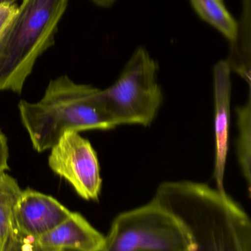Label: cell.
I'll list each match as a JSON object with an SVG mask.
<instances>
[{
	"instance_id": "6da1fadb",
	"label": "cell",
	"mask_w": 251,
	"mask_h": 251,
	"mask_svg": "<svg viewBox=\"0 0 251 251\" xmlns=\"http://www.w3.org/2000/svg\"><path fill=\"white\" fill-rule=\"evenodd\" d=\"M152 200L181 224L188 251H251L250 218L225 191L195 181H165Z\"/></svg>"
},
{
	"instance_id": "7a4b0ae2",
	"label": "cell",
	"mask_w": 251,
	"mask_h": 251,
	"mask_svg": "<svg viewBox=\"0 0 251 251\" xmlns=\"http://www.w3.org/2000/svg\"><path fill=\"white\" fill-rule=\"evenodd\" d=\"M18 107L32 147L39 153L51 149L66 131L117 126L102 90L75 83L67 75L52 79L39 101L21 100Z\"/></svg>"
},
{
	"instance_id": "3957f363",
	"label": "cell",
	"mask_w": 251,
	"mask_h": 251,
	"mask_svg": "<svg viewBox=\"0 0 251 251\" xmlns=\"http://www.w3.org/2000/svg\"><path fill=\"white\" fill-rule=\"evenodd\" d=\"M0 35V91L20 94L36 60L56 42L69 0H21Z\"/></svg>"
},
{
	"instance_id": "277c9868",
	"label": "cell",
	"mask_w": 251,
	"mask_h": 251,
	"mask_svg": "<svg viewBox=\"0 0 251 251\" xmlns=\"http://www.w3.org/2000/svg\"><path fill=\"white\" fill-rule=\"evenodd\" d=\"M157 71L156 60L145 48L138 47L116 82L102 90L116 126L151 125L163 101Z\"/></svg>"
},
{
	"instance_id": "5b68a950",
	"label": "cell",
	"mask_w": 251,
	"mask_h": 251,
	"mask_svg": "<svg viewBox=\"0 0 251 251\" xmlns=\"http://www.w3.org/2000/svg\"><path fill=\"white\" fill-rule=\"evenodd\" d=\"M181 224L153 200L115 218L102 251H188Z\"/></svg>"
},
{
	"instance_id": "8992f818",
	"label": "cell",
	"mask_w": 251,
	"mask_h": 251,
	"mask_svg": "<svg viewBox=\"0 0 251 251\" xmlns=\"http://www.w3.org/2000/svg\"><path fill=\"white\" fill-rule=\"evenodd\" d=\"M50 150V169L69 181L82 199L98 201L103 181L97 153L90 142L76 131H66Z\"/></svg>"
},
{
	"instance_id": "52a82bcc",
	"label": "cell",
	"mask_w": 251,
	"mask_h": 251,
	"mask_svg": "<svg viewBox=\"0 0 251 251\" xmlns=\"http://www.w3.org/2000/svg\"><path fill=\"white\" fill-rule=\"evenodd\" d=\"M71 212L51 196L28 188L22 190L13 209L11 230L38 238L61 224Z\"/></svg>"
},
{
	"instance_id": "ba28073f",
	"label": "cell",
	"mask_w": 251,
	"mask_h": 251,
	"mask_svg": "<svg viewBox=\"0 0 251 251\" xmlns=\"http://www.w3.org/2000/svg\"><path fill=\"white\" fill-rule=\"evenodd\" d=\"M231 69L226 60L218 62L213 69L215 97V160L214 178L217 189L225 191L224 176L229 149L231 120Z\"/></svg>"
},
{
	"instance_id": "9c48e42d",
	"label": "cell",
	"mask_w": 251,
	"mask_h": 251,
	"mask_svg": "<svg viewBox=\"0 0 251 251\" xmlns=\"http://www.w3.org/2000/svg\"><path fill=\"white\" fill-rule=\"evenodd\" d=\"M40 244L62 251H102L105 237L79 212H72L50 232L38 237Z\"/></svg>"
},
{
	"instance_id": "30bf717a",
	"label": "cell",
	"mask_w": 251,
	"mask_h": 251,
	"mask_svg": "<svg viewBox=\"0 0 251 251\" xmlns=\"http://www.w3.org/2000/svg\"><path fill=\"white\" fill-rule=\"evenodd\" d=\"M244 1L242 22L238 25L235 42L231 44L229 57L226 61L231 72H234L251 85V0Z\"/></svg>"
},
{
	"instance_id": "8fae6325",
	"label": "cell",
	"mask_w": 251,
	"mask_h": 251,
	"mask_svg": "<svg viewBox=\"0 0 251 251\" xmlns=\"http://www.w3.org/2000/svg\"><path fill=\"white\" fill-rule=\"evenodd\" d=\"M193 7L203 20L218 29L229 41L235 42L238 24L222 3V0H190Z\"/></svg>"
},
{
	"instance_id": "7c38bea8",
	"label": "cell",
	"mask_w": 251,
	"mask_h": 251,
	"mask_svg": "<svg viewBox=\"0 0 251 251\" xmlns=\"http://www.w3.org/2000/svg\"><path fill=\"white\" fill-rule=\"evenodd\" d=\"M22 190L17 181L0 172V251H4L11 231L13 209Z\"/></svg>"
},
{
	"instance_id": "4fadbf2b",
	"label": "cell",
	"mask_w": 251,
	"mask_h": 251,
	"mask_svg": "<svg viewBox=\"0 0 251 251\" xmlns=\"http://www.w3.org/2000/svg\"><path fill=\"white\" fill-rule=\"evenodd\" d=\"M238 127L237 140V157L243 176L246 178L251 192V88L249 91L247 103L236 110Z\"/></svg>"
},
{
	"instance_id": "5bb4252c",
	"label": "cell",
	"mask_w": 251,
	"mask_h": 251,
	"mask_svg": "<svg viewBox=\"0 0 251 251\" xmlns=\"http://www.w3.org/2000/svg\"><path fill=\"white\" fill-rule=\"evenodd\" d=\"M4 251H62L49 249L40 244L38 238L10 231Z\"/></svg>"
},
{
	"instance_id": "9a60e30c",
	"label": "cell",
	"mask_w": 251,
	"mask_h": 251,
	"mask_svg": "<svg viewBox=\"0 0 251 251\" xmlns=\"http://www.w3.org/2000/svg\"><path fill=\"white\" fill-rule=\"evenodd\" d=\"M19 6L14 4H4L0 5V35L4 32L13 16L17 13Z\"/></svg>"
},
{
	"instance_id": "2e32d148",
	"label": "cell",
	"mask_w": 251,
	"mask_h": 251,
	"mask_svg": "<svg viewBox=\"0 0 251 251\" xmlns=\"http://www.w3.org/2000/svg\"><path fill=\"white\" fill-rule=\"evenodd\" d=\"M9 149L7 139L0 130V172L8 171Z\"/></svg>"
},
{
	"instance_id": "e0dca14e",
	"label": "cell",
	"mask_w": 251,
	"mask_h": 251,
	"mask_svg": "<svg viewBox=\"0 0 251 251\" xmlns=\"http://www.w3.org/2000/svg\"><path fill=\"white\" fill-rule=\"evenodd\" d=\"M19 1V0H0V5L2 4H4V3H8V4H14L16 1Z\"/></svg>"
}]
</instances>
